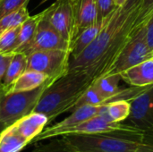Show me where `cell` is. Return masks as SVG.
I'll return each instance as SVG.
<instances>
[{
	"instance_id": "1",
	"label": "cell",
	"mask_w": 153,
	"mask_h": 152,
	"mask_svg": "<svg viewBox=\"0 0 153 152\" xmlns=\"http://www.w3.org/2000/svg\"><path fill=\"white\" fill-rule=\"evenodd\" d=\"M142 4L143 0H127L117 6L94 41L78 56L70 58L68 72L86 73L92 82L105 76L135 32L147 24L140 15Z\"/></svg>"
},
{
	"instance_id": "2",
	"label": "cell",
	"mask_w": 153,
	"mask_h": 152,
	"mask_svg": "<svg viewBox=\"0 0 153 152\" xmlns=\"http://www.w3.org/2000/svg\"><path fill=\"white\" fill-rule=\"evenodd\" d=\"M91 83L86 73L68 72L46 87L33 112L45 115L51 123L60 115L71 112Z\"/></svg>"
},
{
	"instance_id": "3",
	"label": "cell",
	"mask_w": 153,
	"mask_h": 152,
	"mask_svg": "<svg viewBox=\"0 0 153 152\" xmlns=\"http://www.w3.org/2000/svg\"><path fill=\"white\" fill-rule=\"evenodd\" d=\"M144 132H120L62 136L80 152H137Z\"/></svg>"
},
{
	"instance_id": "4",
	"label": "cell",
	"mask_w": 153,
	"mask_h": 152,
	"mask_svg": "<svg viewBox=\"0 0 153 152\" xmlns=\"http://www.w3.org/2000/svg\"><path fill=\"white\" fill-rule=\"evenodd\" d=\"M51 82H48L31 90L0 95V124L5 128L32 113L44 90Z\"/></svg>"
},
{
	"instance_id": "5",
	"label": "cell",
	"mask_w": 153,
	"mask_h": 152,
	"mask_svg": "<svg viewBox=\"0 0 153 152\" xmlns=\"http://www.w3.org/2000/svg\"><path fill=\"white\" fill-rule=\"evenodd\" d=\"M141 131L130 125H124L121 123L108 122L103 117L97 116L80 124L63 127L55 128L49 126L45 128L42 133L33 141L34 142H43L48 139L75 134H96V133H120V132H137Z\"/></svg>"
},
{
	"instance_id": "6",
	"label": "cell",
	"mask_w": 153,
	"mask_h": 152,
	"mask_svg": "<svg viewBox=\"0 0 153 152\" xmlns=\"http://www.w3.org/2000/svg\"><path fill=\"white\" fill-rule=\"evenodd\" d=\"M145 25L135 32L105 76L120 74L124 71L152 57L153 52L150 49L146 39Z\"/></svg>"
},
{
	"instance_id": "7",
	"label": "cell",
	"mask_w": 153,
	"mask_h": 152,
	"mask_svg": "<svg viewBox=\"0 0 153 152\" xmlns=\"http://www.w3.org/2000/svg\"><path fill=\"white\" fill-rule=\"evenodd\" d=\"M70 56L69 51L59 49L36 51L27 56V70L42 73L56 81L68 73Z\"/></svg>"
},
{
	"instance_id": "8",
	"label": "cell",
	"mask_w": 153,
	"mask_h": 152,
	"mask_svg": "<svg viewBox=\"0 0 153 152\" xmlns=\"http://www.w3.org/2000/svg\"><path fill=\"white\" fill-rule=\"evenodd\" d=\"M42 16L36 29L33 39L30 44L22 52L25 56H29L36 51L59 49L71 53L70 44L61 36V34Z\"/></svg>"
},
{
	"instance_id": "9",
	"label": "cell",
	"mask_w": 153,
	"mask_h": 152,
	"mask_svg": "<svg viewBox=\"0 0 153 152\" xmlns=\"http://www.w3.org/2000/svg\"><path fill=\"white\" fill-rule=\"evenodd\" d=\"M44 18L72 46L74 34V12L72 0H56L42 11Z\"/></svg>"
},
{
	"instance_id": "10",
	"label": "cell",
	"mask_w": 153,
	"mask_h": 152,
	"mask_svg": "<svg viewBox=\"0 0 153 152\" xmlns=\"http://www.w3.org/2000/svg\"><path fill=\"white\" fill-rule=\"evenodd\" d=\"M130 102V125L144 133L153 132V85Z\"/></svg>"
},
{
	"instance_id": "11",
	"label": "cell",
	"mask_w": 153,
	"mask_h": 152,
	"mask_svg": "<svg viewBox=\"0 0 153 152\" xmlns=\"http://www.w3.org/2000/svg\"><path fill=\"white\" fill-rule=\"evenodd\" d=\"M72 1L74 12V40L84 29L95 23L98 21V12L94 0Z\"/></svg>"
},
{
	"instance_id": "12",
	"label": "cell",
	"mask_w": 153,
	"mask_h": 152,
	"mask_svg": "<svg viewBox=\"0 0 153 152\" xmlns=\"http://www.w3.org/2000/svg\"><path fill=\"white\" fill-rule=\"evenodd\" d=\"M48 124V118L45 115L39 112H32L9 126L28 141L29 143H32Z\"/></svg>"
},
{
	"instance_id": "13",
	"label": "cell",
	"mask_w": 153,
	"mask_h": 152,
	"mask_svg": "<svg viewBox=\"0 0 153 152\" xmlns=\"http://www.w3.org/2000/svg\"><path fill=\"white\" fill-rule=\"evenodd\" d=\"M120 75L121 79L131 86L153 85V56L124 71Z\"/></svg>"
},
{
	"instance_id": "14",
	"label": "cell",
	"mask_w": 153,
	"mask_h": 152,
	"mask_svg": "<svg viewBox=\"0 0 153 152\" xmlns=\"http://www.w3.org/2000/svg\"><path fill=\"white\" fill-rule=\"evenodd\" d=\"M54 82V80L50 79L48 75L32 70H26L5 91L4 94L13 93V92H20V91H27L34 90L48 82ZM3 95V94H2Z\"/></svg>"
},
{
	"instance_id": "15",
	"label": "cell",
	"mask_w": 153,
	"mask_h": 152,
	"mask_svg": "<svg viewBox=\"0 0 153 152\" xmlns=\"http://www.w3.org/2000/svg\"><path fill=\"white\" fill-rule=\"evenodd\" d=\"M108 16V15H107ZM107 16L100 21H97L95 23L91 24V26L84 29L74 40L71 46V56L70 58H74L78 56L84 49H86L97 38L100 30L102 29Z\"/></svg>"
},
{
	"instance_id": "16",
	"label": "cell",
	"mask_w": 153,
	"mask_h": 152,
	"mask_svg": "<svg viewBox=\"0 0 153 152\" xmlns=\"http://www.w3.org/2000/svg\"><path fill=\"white\" fill-rule=\"evenodd\" d=\"M28 57L22 53H14L8 65L5 74L0 84V95L4 91L27 70Z\"/></svg>"
},
{
	"instance_id": "17",
	"label": "cell",
	"mask_w": 153,
	"mask_h": 152,
	"mask_svg": "<svg viewBox=\"0 0 153 152\" xmlns=\"http://www.w3.org/2000/svg\"><path fill=\"white\" fill-rule=\"evenodd\" d=\"M131 112V102L128 100H116L103 104L100 112V116L108 122L121 123L126 120Z\"/></svg>"
},
{
	"instance_id": "18",
	"label": "cell",
	"mask_w": 153,
	"mask_h": 152,
	"mask_svg": "<svg viewBox=\"0 0 153 152\" xmlns=\"http://www.w3.org/2000/svg\"><path fill=\"white\" fill-rule=\"evenodd\" d=\"M102 105H83L72 111L71 115L64 120L52 125L55 128H63L80 124L100 115Z\"/></svg>"
},
{
	"instance_id": "19",
	"label": "cell",
	"mask_w": 153,
	"mask_h": 152,
	"mask_svg": "<svg viewBox=\"0 0 153 152\" xmlns=\"http://www.w3.org/2000/svg\"><path fill=\"white\" fill-rule=\"evenodd\" d=\"M30 143L11 126L0 133V152H21Z\"/></svg>"
},
{
	"instance_id": "20",
	"label": "cell",
	"mask_w": 153,
	"mask_h": 152,
	"mask_svg": "<svg viewBox=\"0 0 153 152\" xmlns=\"http://www.w3.org/2000/svg\"><path fill=\"white\" fill-rule=\"evenodd\" d=\"M41 16H42L41 13L33 16H30L20 26L17 44L14 53H22L25 49V47L30 44V42L33 39V36L35 34L38 24L41 19Z\"/></svg>"
},
{
	"instance_id": "21",
	"label": "cell",
	"mask_w": 153,
	"mask_h": 152,
	"mask_svg": "<svg viewBox=\"0 0 153 152\" xmlns=\"http://www.w3.org/2000/svg\"><path fill=\"white\" fill-rule=\"evenodd\" d=\"M27 5L28 4H25L18 10L11 12L0 18V35L9 30L22 25V22L30 16Z\"/></svg>"
},
{
	"instance_id": "22",
	"label": "cell",
	"mask_w": 153,
	"mask_h": 152,
	"mask_svg": "<svg viewBox=\"0 0 153 152\" xmlns=\"http://www.w3.org/2000/svg\"><path fill=\"white\" fill-rule=\"evenodd\" d=\"M48 141V140H46ZM31 152H80L72 147L62 136L48 139L46 142H39Z\"/></svg>"
},
{
	"instance_id": "23",
	"label": "cell",
	"mask_w": 153,
	"mask_h": 152,
	"mask_svg": "<svg viewBox=\"0 0 153 152\" xmlns=\"http://www.w3.org/2000/svg\"><path fill=\"white\" fill-rule=\"evenodd\" d=\"M20 26L9 30L0 35V54L13 55L17 44Z\"/></svg>"
},
{
	"instance_id": "24",
	"label": "cell",
	"mask_w": 153,
	"mask_h": 152,
	"mask_svg": "<svg viewBox=\"0 0 153 152\" xmlns=\"http://www.w3.org/2000/svg\"><path fill=\"white\" fill-rule=\"evenodd\" d=\"M29 0H0V18L28 4Z\"/></svg>"
},
{
	"instance_id": "25",
	"label": "cell",
	"mask_w": 153,
	"mask_h": 152,
	"mask_svg": "<svg viewBox=\"0 0 153 152\" xmlns=\"http://www.w3.org/2000/svg\"><path fill=\"white\" fill-rule=\"evenodd\" d=\"M98 12V21L104 19L107 15L112 13L117 5L114 3V0H94Z\"/></svg>"
},
{
	"instance_id": "26",
	"label": "cell",
	"mask_w": 153,
	"mask_h": 152,
	"mask_svg": "<svg viewBox=\"0 0 153 152\" xmlns=\"http://www.w3.org/2000/svg\"><path fill=\"white\" fill-rule=\"evenodd\" d=\"M137 152H153V132L144 133Z\"/></svg>"
},
{
	"instance_id": "27",
	"label": "cell",
	"mask_w": 153,
	"mask_h": 152,
	"mask_svg": "<svg viewBox=\"0 0 153 152\" xmlns=\"http://www.w3.org/2000/svg\"><path fill=\"white\" fill-rule=\"evenodd\" d=\"M153 13V0H143L141 9V18L143 22H148Z\"/></svg>"
},
{
	"instance_id": "28",
	"label": "cell",
	"mask_w": 153,
	"mask_h": 152,
	"mask_svg": "<svg viewBox=\"0 0 153 152\" xmlns=\"http://www.w3.org/2000/svg\"><path fill=\"white\" fill-rule=\"evenodd\" d=\"M13 57V55H2L0 54V84L5 74L8 65Z\"/></svg>"
},
{
	"instance_id": "29",
	"label": "cell",
	"mask_w": 153,
	"mask_h": 152,
	"mask_svg": "<svg viewBox=\"0 0 153 152\" xmlns=\"http://www.w3.org/2000/svg\"><path fill=\"white\" fill-rule=\"evenodd\" d=\"M146 28V39L150 49L153 52V13L149 19L147 24L145 25Z\"/></svg>"
},
{
	"instance_id": "30",
	"label": "cell",
	"mask_w": 153,
	"mask_h": 152,
	"mask_svg": "<svg viewBox=\"0 0 153 152\" xmlns=\"http://www.w3.org/2000/svg\"><path fill=\"white\" fill-rule=\"evenodd\" d=\"M127 2V0H114V3L117 6H121L123 4H125Z\"/></svg>"
},
{
	"instance_id": "31",
	"label": "cell",
	"mask_w": 153,
	"mask_h": 152,
	"mask_svg": "<svg viewBox=\"0 0 153 152\" xmlns=\"http://www.w3.org/2000/svg\"><path fill=\"white\" fill-rule=\"evenodd\" d=\"M4 126H3V125H2L0 124V133H1V132H2V131L4 130Z\"/></svg>"
},
{
	"instance_id": "32",
	"label": "cell",
	"mask_w": 153,
	"mask_h": 152,
	"mask_svg": "<svg viewBox=\"0 0 153 152\" xmlns=\"http://www.w3.org/2000/svg\"><path fill=\"white\" fill-rule=\"evenodd\" d=\"M48 1H49V0H42V1L40 2L39 4H44V3H46V2H48Z\"/></svg>"
}]
</instances>
